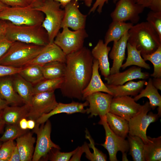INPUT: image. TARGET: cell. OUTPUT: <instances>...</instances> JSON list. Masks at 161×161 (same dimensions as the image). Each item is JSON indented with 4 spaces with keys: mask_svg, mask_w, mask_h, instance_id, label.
Here are the masks:
<instances>
[{
    "mask_svg": "<svg viewBox=\"0 0 161 161\" xmlns=\"http://www.w3.org/2000/svg\"><path fill=\"white\" fill-rule=\"evenodd\" d=\"M84 1L85 5L88 7L91 6L93 0H81ZM109 0H96L92 7L90 10L89 14L94 13L97 10L99 13H100L102 11L103 7L105 3H107Z\"/></svg>",
    "mask_w": 161,
    "mask_h": 161,
    "instance_id": "42",
    "label": "cell"
},
{
    "mask_svg": "<svg viewBox=\"0 0 161 161\" xmlns=\"http://www.w3.org/2000/svg\"><path fill=\"white\" fill-rule=\"evenodd\" d=\"M76 149L70 152H61L60 149L53 148L49 151L47 157L51 161H69Z\"/></svg>",
    "mask_w": 161,
    "mask_h": 161,
    "instance_id": "39",
    "label": "cell"
},
{
    "mask_svg": "<svg viewBox=\"0 0 161 161\" xmlns=\"http://www.w3.org/2000/svg\"><path fill=\"white\" fill-rule=\"evenodd\" d=\"M66 59V55L60 47L54 42L49 43L44 46L40 53L26 66L32 64L42 65L56 61L65 63Z\"/></svg>",
    "mask_w": 161,
    "mask_h": 161,
    "instance_id": "16",
    "label": "cell"
},
{
    "mask_svg": "<svg viewBox=\"0 0 161 161\" xmlns=\"http://www.w3.org/2000/svg\"><path fill=\"white\" fill-rule=\"evenodd\" d=\"M78 1L72 0L64 7L61 28H69L74 30L85 29L87 15L80 11Z\"/></svg>",
    "mask_w": 161,
    "mask_h": 161,
    "instance_id": "13",
    "label": "cell"
},
{
    "mask_svg": "<svg viewBox=\"0 0 161 161\" xmlns=\"http://www.w3.org/2000/svg\"><path fill=\"white\" fill-rule=\"evenodd\" d=\"M141 105L130 96L113 97L109 112L128 121L137 113Z\"/></svg>",
    "mask_w": 161,
    "mask_h": 161,
    "instance_id": "14",
    "label": "cell"
},
{
    "mask_svg": "<svg viewBox=\"0 0 161 161\" xmlns=\"http://www.w3.org/2000/svg\"><path fill=\"white\" fill-rule=\"evenodd\" d=\"M29 5L35 8L40 5L43 0H27Z\"/></svg>",
    "mask_w": 161,
    "mask_h": 161,
    "instance_id": "53",
    "label": "cell"
},
{
    "mask_svg": "<svg viewBox=\"0 0 161 161\" xmlns=\"http://www.w3.org/2000/svg\"><path fill=\"white\" fill-rule=\"evenodd\" d=\"M111 47L106 44L103 41L99 40L91 51L93 58L98 63L99 69L104 78L110 74L109 55Z\"/></svg>",
    "mask_w": 161,
    "mask_h": 161,
    "instance_id": "20",
    "label": "cell"
},
{
    "mask_svg": "<svg viewBox=\"0 0 161 161\" xmlns=\"http://www.w3.org/2000/svg\"><path fill=\"white\" fill-rule=\"evenodd\" d=\"M116 3L114 9L110 14L112 21H128L133 24L138 23L140 15L143 11L144 7L133 0H118Z\"/></svg>",
    "mask_w": 161,
    "mask_h": 161,
    "instance_id": "12",
    "label": "cell"
},
{
    "mask_svg": "<svg viewBox=\"0 0 161 161\" xmlns=\"http://www.w3.org/2000/svg\"><path fill=\"white\" fill-rule=\"evenodd\" d=\"M18 125L20 128L22 129L26 130L27 129V120L26 118L21 119L19 121Z\"/></svg>",
    "mask_w": 161,
    "mask_h": 161,
    "instance_id": "51",
    "label": "cell"
},
{
    "mask_svg": "<svg viewBox=\"0 0 161 161\" xmlns=\"http://www.w3.org/2000/svg\"><path fill=\"white\" fill-rule=\"evenodd\" d=\"M7 125L4 132L0 137V141L1 142L14 140L28 132L27 130L21 129L18 125Z\"/></svg>",
    "mask_w": 161,
    "mask_h": 161,
    "instance_id": "38",
    "label": "cell"
},
{
    "mask_svg": "<svg viewBox=\"0 0 161 161\" xmlns=\"http://www.w3.org/2000/svg\"><path fill=\"white\" fill-rule=\"evenodd\" d=\"M44 47L18 41L13 42L7 52L0 59V64L14 67H24L35 58Z\"/></svg>",
    "mask_w": 161,
    "mask_h": 161,
    "instance_id": "4",
    "label": "cell"
},
{
    "mask_svg": "<svg viewBox=\"0 0 161 161\" xmlns=\"http://www.w3.org/2000/svg\"><path fill=\"white\" fill-rule=\"evenodd\" d=\"M36 124L35 121L32 119L27 120V129H32L34 128Z\"/></svg>",
    "mask_w": 161,
    "mask_h": 161,
    "instance_id": "54",
    "label": "cell"
},
{
    "mask_svg": "<svg viewBox=\"0 0 161 161\" xmlns=\"http://www.w3.org/2000/svg\"><path fill=\"white\" fill-rule=\"evenodd\" d=\"M148 140L145 144L143 157L145 161L161 160V136L152 138L147 136Z\"/></svg>",
    "mask_w": 161,
    "mask_h": 161,
    "instance_id": "30",
    "label": "cell"
},
{
    "mask_svg": "<svg viewBox=\"0 0 161 161\" xmlns=\"http://www.w3.org/2000/svg\"><path fill=\"white\" fill-rule=\"evenodd\" d=\"M40 125L36 124L33 131L37 135L35 146L32 159V161H39L42 158H47L50 150L53 148L60 149L59 146L54 143L50 138L51 124L47 120Z\"/></svg>",
    "mask_w": 161,
    "mask_h": 161,
    "instance_id": "9",
    "label": "cell"
},
{
    "mask_svg": "<svg viewBox=\"0 0 161 161\" xmlns=\"http://www.w3.org/2000/svg\"><path fill=\"white\" fill-rule=\"evenodd\" d=\"M66 65L65 63L56 61L42 65L44 77L45 79H55L63 78Z\"/></svg>",
    "mask_w": 161,
    "mask_h": 161,
    "instance_id": "32",
    "label": "cell"
},
{
    "mask_svg": "<svg viewBox=\"0 0 161 161\" xmlns=\"http://www.w3.org/2000/svg\"><path fill=\"white\" fill-rule=\"evenodd\" d=\"M89 106L88 102L86 101L83 103L73 101L69 103H58L57 106L49 113L43 114L35 122L36 123L41 125L45 123L53 115L61 113L71 114L75 113H86L84 107Z\"/></svg>",
    "mask_w": 161,
    "mask_h": 161,
    "instance_id": "19",
    "label": "cell"
},
{
    "mask_svg": "<svg viewBox=\"0 0 161 161\" xmlns=\"http://www.w3.org/2000/svg\"><path fill=\"white\" fill-rule=\"evenodd\" d=\"M13 42L8 39L5 35L0 36V59L7 52Z\"/></svg>",
    "mask_w": 161,
    "mask_h": 161,
    "instance_id": "44",
    "label": "cell"
},
{
    "mask_svg": "<svg viewBox=\"0 0 161 161\" xmlns=\"http://www.w3.org/2000/svg\"><path fill=\"white\" fill-rule=\"evenodd\" d=\"M16 145L13 140L4 142L0 148V161H9Z\"/></svg>",
    "mask_w": 161,
    "mask_h": 161,
    "instance_id": "41",
    "label": "cell"
},
{
    "mask_svg": "<svg viewBox=\"0 0 161 161\" xmlns=\"http://www.w3.org/2000/svg\"><path fill=\"white\" fill-rule=\"evenodd\" d=\"M106 119L111 130L116 134L125 139L129 134L128 121L119 116L108 112Z\"/></svg>",
    "mask_w": 161,
    "mask_h": 161,
    "instance_id": "29",
    "label": "cell"
},
{
    "mask_svg": "<svg viewBox=\"0 0 161 161\" xmlns=\"http://www.w3.org/2000/svg\"><path fill=\"white\" fill-rule=\"evenodd\" d=\"M0 97L9 104L18 106L22 103L24 104L14 89L12 75L0 77Z\"/></svg>",
    "mask_w": 161,
    "mask_h": 161,
    "instance_id": "23",
    "label": "cell"
},
{
    "mask_svg": "<svg viewBox=\"0 0 161 161\" xmlns=\"http://www.w3.org/2000/svg\"><path fill=\"white\" fill-rule=\"evenodd\" d=\"M128 32L125 33L117 41L113 42L109 56L113 60V63L110 68V74L118 72L125 59V52L129 37Z\"/></svg>",
    "mask_w": 161,
    "mask_h": 161,
    "instance_id": "18",
    "label": "cell"
},
{
    "mask_svg": "<svg viewBox=\"0 0 161 161\" xmlns=\"http://www.w3.org/2000/svg\"><path fill=\"white\" fill-rule=\"evenodd\" d=\"M148 8L153 11L161 12V0H151Z\"/></svg>",
    "mask_w": 161,
    "mask_h": 161,
    "instance_id": "46",
    "label": "cell"
},
{
    "mask_svg": "<svg viewBox=\"0 0 161 161\" xmlns=\"http://www.w3.org/2000/svg\"><path fill=\"white\" fill-rule=\"evenodd\" d=\"M29 108L26 104L21 106L8 105L1 110L2 118L5 124L18 125L21 119L27 117Z\"/></svg>",
    "mask_w": 161,
    "mask_h": 161,
    "instance_id": "24",
    "label": "cell"
},
{
    "mask_svg": "<svg viewBox=\"0 0 161 161\" xmlns=\"http://www.w3.org/2000/svg\"><path fill=\"white\" fill-rule=\"evenodd\" d=\"M93 59L91 51L84 47L66 55V69L60 88L64 96L82 100L83 91L92 76Z\"/></svg>",
    "mask_w": 161,
    "mask_h": 161,
    "instance_id": "1",
    "label": "cell"
},
{
    "mask_svg": "<svg viewBox=\"0 0 161 161\" xmlns=\"http://www.w3.org/2000/svg\"><path fill=\"white\" fill-rule=\"evenodd\" d=\"M85 132V137L90 142L89 144H87L85 142L83 145L84 148V152L86 154V157L91 161H106L107 157L106 155L95 147L94 140L87 129H86Z\"/></svg>",
    "mask_w": 161,
    "mask_h": 161,
    "instance_id": "34",
    "label": "cell"
},
{
    "mask_svg": "<svg viewBox=\"0 0 161 161\" xmlns=\"http://www.w3.org/2000/svg\"><path fill=\"white\" fill-rule=\"evenodd\" d=\"M128 141L129 145V154L134 161H145L143 150L145 144L142 139L137 136L129 135Z\"/></svg>",
    "mask_w": 161,
    "mask_h": 161,
    "instance_id": "35",
    "label": "cell"
},
{
    "mask_svg": "<svg viewBox=\"0 0 161 161\" xmlns=\"http://www.w3.org/2000/svg\"><path fill=\"white\" fill-rule=\"evenodd\" d=\"M146 87L134 98L136 101L140 98L146 97L149 100V104L151 109L154 110L157 107L158 114L160 117L161 115V96L158 89L153 85L152 79L149 78L147 82Z\"/></svg>",
    "mask_w": 161,
    "mask_h": 161,
    "instance_id": "26",
    "label": "cell"
},
{
    "mask_svg": "<svg viewBox=\"0 0 161 161\" xmlns=\"http://www.w3.org/2000/svg\"><path fill=\"white\" fill-rule=\"evenodd\" d=\"M45 0H43V1ZM58 2L61 4V7H64L68 3L70 2L72 0H54Z\"/></svg>",
    "mask_w": 161,
    "mask_h": 161,
    "instance_id": "56",
    "label": "cell"
},
{
    "mask_svg": "<svg viewBox=\"0 0 161 161\" xmlns=\"http://www.w3.org/2000/svg\"><path fill=\"white\" fill-rule=\"evenodd\" d=\"M147 81L142 80L137 81H129L121 85H113L105 83L113 97L125 96H135L143 89Z\"/></svg>",
    "mask_w": 161,
    "mask_h": 161,
    "instance_id": "21",
    "label": "cell"
},
{
    "mask_svg": "<svg viewBox=\"0 0 161 161\" xmlns=\"http://www.w3.org/2000/svg\"><path fill=\"white\" fill-rule=\"evenodd\" d=\"M44 18L43 13L30 5L8 7L0 11V19L18 25L41 24Z\"/></svg>",
    "mask_w": 161,
    "mask_h": 161,
    "instance_id": "6",
    "label": "cell"
},
{
    "mask_svg": "<svg viewBox=\"0 0 161 161\" xmlns=\"http://www.w3.org/2000/svg\"><path fill=\"white\" fill-rule=\"evenodd\" d=\"M21 161L20 157L16 146L12 152L9 161Z\"/></svg>",
    "mask_w": 161,
    "mask_h": 161,
    "instance_id": "48",
    "label": "cell"
},
{
    "mask_svg": "<svg viewBox=\"0 0 161 161\" xmlns=\"http://www.w3.org/2000/svg\"><path fill=\"white\" fill-rule=\"evenodd\" d=\"M60 3L54 0H45L34 8L45 15L42 26L47 32L49 43L53 42L61 28L64 10Z\"/></svg>",
    "mask_w": 161,
    "mask_h": 161,
    "instance_id": "5",
    "label": "cell"
},
{
    "mask_svg": "<svg viewBox=\"0 0 161 161\" xmlns=\"http://www.w3.org/2000/svg\"><path fill=\"white\" fill-rule=\"evenodd\" d=\"M7 26V21L0 19V36L5 35Z\"/></svg>",
    "mask_w": 161,
    "mask_h": 161,
    "instance_id": "49",
    "label": "cell"
},
{
    "mask_svg": "<svg viewBox=\"0 0 161 161\" xmlns=\"http://www.w3.org/2000/svg\"><path fill=\"white\" fill-rule=\"evenodd\" d=\"M151 108L146 101L142 105L137 113L128 121L129 135L140 138L145 144L148 141L146 131L149 125L156 121L160 117L158 114L150 112Z\"/></svg>",
    "mask_w": 161,
    "mask_h": 161,
    "instance_id": "7",
    "label": "cell"
},
{
    "mask_svg": "<svg viewBox=\"0 0 161 161\" xmlns=\"http://www.w3.org/2000/svg\"><path fill=\"white\" fill-rule=\"evenodd\" d=\"M9 7L0 2V11Z\"/></svg>",
    "mask_w": 161,
    "mask_h": 161,
    "instance_id": "58",
    "label": "cell"
},
{
    "mask_svg": "<svg viewBox=\"0 0 161 161\" xmlns=\"http://www.w3.org/2000/svg\"><path fill=\"white\" fill-rule=\"evenodd\" d=\"M9 105L7 101L0 97V110H2Z\"/></svg>",
    "mask_w": 161,
    "mask_h": 161,
    "instance_id": "55",
    "label": "cell"
},
{
    "mask_svg": "<svg viewBox=\"0 0 161 161\" xmlns=\"http://www.w3.org/2000/svg\"><path fill=\"white\" fill-rule=\"evenodd\" d=\"M154 86L158 90H161V78H154L152 79Z\"/></svg>",
    "mask_w": 161,
    "mask_h": 161,
    "instance_id": "50",
    "label": "cell"
},
{
    "mask_svg": "<svg viewBox=\"0 0 161 161\" xmlns=\"http://www.w3.org/2000/svg\"><path fill=\"white\" fill-rule=\"evenodd\" d=\"M55 37L54 42L66 55L76 52L83 47L85 39L88 37L85 29L72 31L69 28H62Z\"/></svg>",
    "mask_w": 161,
    "mask_h": 161,
    "instance_id": "8",
    "label": "cell"
},
{
    "mask_svg": "<svg viewBox=\"0 0 161 161\" xmlns=\"http://www.w3.org/2000/svg\"><path fill=\"white\" fill-rule=\"evenodd\" d=\"M135 3L142 5L145 8L148 7L151 0H133Z\"/></svg>",
    "mask_w": 161,
    "mask_h": 161,
    "instance_id": "52",
    "label": "cell"
},
{
    "mask_svg": "<svg viewBox=\"0 0 161 161\" xmlns=\"http://www.w3.org/2000/svg\"><path fill=\"white\" fill-rule=\"evenodd\" d=\"M118 0H113L114 3H115Z\"/></svg>",
    "mask_w": 161,
    "mask_h": 161,
    "instance_id": "59",
    "label": "cell"
},
{
    "mask_svg": "<svg viewBox=\"0 0 161 161\" xmlns=\"http://www.w3.org/2000/svg\"><path fill=\"white\" fill-rule=\"evenodd\" d=\"M58 103L54 91L34 95L29 105L27 118L36 122L43 114H47L52 110Z\"/></svg>",
    "mask_w": 161,
    "mask_h": 161,
    "instance_id": "11",
    "label": "cell"
},
{
    "mask_svg": "<svg viewBox=\"0 0 161 161\" xmlns=\"http://www.w3.org/2000/svg\"><path fill=\"white\" fill-rule=\"evenodd\" d=\"M150 75L149 73L142 72L141 68L134 66L123 72L110 74L104 78V80L107 84L118 85L134 79L145 80L148 78Z\"/></svg>",
    "mask_w": 161,
    "mask_h": 161,
    "instance_id": "17",
    "label": "cell"
},
{
    "mask_svg": "<svg viewBox=\"0 0 161 161\" xmlns=\"http://www.w3.org/2000/svg\"><path fill=\"white\" fill-rule=\"evenodd\" d=\"M98 61L94 59L92 72L90 80L83 92L82 100L90 95L97 92H102L112 95L111 92L102 80L99 72Z\"/></svg>",
    "mask_w": 161,
    "mask_h": 161,
    "instance_id": "22",
    "label": "cell"
},
{
    "mask_svg": "<svg viewBox=\"0 0 161 161\" xmlns=\"http://www.w3.org/2000/svg\"><path fill=\"white\" fill-rule=\"evenodd\" d=\"M76 150L70 158L69 161H80L81 156L84 152L83 146H78L76 148Z\"/></svg>",
    "mask_w": 161,
    "mask_h": 161,
    "instance_id": "47",
    "label": "cell"
},
{
    "mask_svg": "<svg viewBox=\"0 0 161 161\" xmlns=\"http://www.w3.org/2000/svg\"><path fill=\"white\" fill-rule=\"evenodd\" d=\"M5 36L13 42L18 41L44 46L49 43L47 33L41 24L18 25L7 21Z\"/></svg>",
    "mask_w": 161,
    "mask_h": 161,
    "instance_id": "3",
    "label": "cell"
},
{
    "mask_svg": "<svg viewBox=\"0 0 161 161\" xmlns=\"http://www.w3.org/2000/svg\"><path fill=\"white\" fill-rule=\"evenodd\" d=\"M126 49L127 56L126 61L121 66L122 69L132 65L146 69H150V65L146 62L142 57L140 51L137 50L135 47L127 43Z\"/></svg>",
    "mask_w": 161,
    "mask_h": 161,
    "instance_id": "31",
    "label": "cell"
},
{
    "mask_svg": "<svg viewBox=\"0 0 161 161\" xmlns=\"http://www.w3.org/2000/svg\"><path fill=\"white\" fill-rule=\"evenodd\" d=\"M1 110H0V134L3 131L4 126L5 124L1 117Z\"/></svg>",
    "mask_w": 161,
    "mask_h": 161,
    "instance_id": "57",
    "label": "cell"
},
{
    "mask_svg": "<svg viewBox=\"0 0 161 161\" xmlns=\"http://www.w3.org/2000/svg\"><path fill=\"white\" fill-rule=\"evenodd\" d=\"M146 20L161 38V12L151 10L147 14Z\"/></svg>",
    "mask_w": 161,
    "mask_h": 161,
    "instance_id": "40",
    "label": "cell"
},
{
    "mask_svg": "<svg viewBox=\"0 0 161 161\" xmlns=\"http://www.w3.org/2000/svg\"><path fill=\"white\" fill-rule=\"evenodd\" d=\"M128 32V43L140 51L141 55L150 54L161 46V38L147 21L133 25Z\"/></svg>",
    "mask_w": 161,
    "mask_h": 161,
    "instance_id": "2",
    "label": "cell"
},
{
    "mask_svg": "<svg viewBox=\"0 0 161 161\" xmlns=\"http://www.w3.org/2000/svg\"><path fill=\"white\" fill-rule=\"evenodd\" d=\"M98 124L103 126L105 132V141L101 145L108 151L110 161H118L117 154L121 151L122 156L126 155L129 150L128 140L114 134L109 126L106 119V116L100 117Z\"/></svg>",
    "mask_w": 161,
    "mask_h": 161,
    "instance_id": "10",
    "label": "cell"
},
{
    "mask_svg": "<svg viewBox=\"0 0 161 161\" xmlns=\"http://www.w3.org/2000/svg\"><path fill=\"white\" fill-rule=\"evenodd\" d=\"M18 74L33 85L45 79L42 65L38 64L30 65L23 67Z\"/></svg>",
    "mask_w": 161,
    "mask_h": 161,
    "instance_id": "33",
    "label": "cell"
},
{
    "mask_svg": "<svg viewBox=\"0 0 161 161\" xmlns=\"http://www.w3.org/2000/svg\"><path fill=\"white\" fill-rule=\"evenodd\" d=\"M14 89L24 104L30 105L33 95V85L18 73L12 75Z\"/></svg>",
    "mask_w": 161,
    "mask_h": 161,
    "instance_id": "27",
    "label": "cell"
},
{
    "mask_svg": "<svg viewBox=\"0 0 161 161\" xmlns=\"http://www.w3.org/2000/svg\"><path fill=\"white\" fill-rule=\"evenodd\" d=\"M0 2L10 7H25L29 5L27 0H0Z\"/></svg>",
    "mask_w": 161,
    "mask_h": 161,
    "instance_id": "45",
    "label": "cell"
},
{
    "mask_svg": "<svg viewBox=\"0 0 161 161\" xmlns=\"http://www.w3.org/2000/svg\"><path fill=\"white\" fill-rule=\"evenodd\" d=\"M145 61H149L154 66V71L151 76L154 78H161V46L153 53L141 55Z\"/></svg>",
    "mask_w": 161,
    "mask_h": 161,
    "instance_id": "37",
    "label": "cell"
},
{
    "mask_svg": "<svg viewBox=\"0 0 161 161\" xmlns=\"http://www.w3.org/2000/svg\"><path fill=\"white\" fill-rule=\"evenodd\" d=\"M22 67H16L0 64V77L12 76L18 74Z\"/></svg>",
    "mask_w": 161,
    "mask_h": 161,
    "instance_id": "43",
    "label": "cell"
},
{
    "mask_svg": "<svg viewBox=\"0 0 161 161\" xmlns=\"http://www.w3.org/2000/svg\"><path fill=\"white\" fill-rule=\"evenodd\" d=\"M16 145L19 153L21 161H30L34 151L35 138L32 134L27 132L16 139Z\"/></svg>",
    "mask_w": 161,
    "mask_h": 161,
    "instance_id": "25",
    "label": "cell"
},
{
    "mask_svg": "<svg viewBox=\"0 0 161 161\" xmlns=\"http://www.w3.org/2000/svg\"><path fill=\"white\" fill-rule=\"evenodd\" d=\"M113 96L109 94L102 92L94 93L85 99L89 103V107L86 109L89 117L106 116L109 112L110 105Z\"/></svg>",
    "mask_w": 161,
    "mask_h": 161,
    "instance_id": "15",
    "label": "cell"
},
{
    "mask_svg": "<svg viewBox=\"0 0 161 161\" xmlns=\"http://www.w3.org/2000/svg\"><path fill=\"white\" fill-rule=\"evenodd\" d=\"M133 24L116 21H112L104 37V43L108 45L110 42L118 41L133 25Z\"/></svg>",
    "mask_w": 161,
    "mask_h": 161,
    "instance_id": "28",
    "label": "cell"
},
{
    "mask_svg": "<svg viewBox=\"0 0 161 161\" xmlns=\"http://www.w3.org/2000/svg\"><path fill=\"white\" fill-rule=\"evenodd\" d=\"M2 144V143H1V142L0 141V148L1 147Z\"/></svg>",
    "mask_w": 161,
    "mask_h": 161,
    "instance_id": "60",
    "label": "cell"
},
{
    "mask_svg": "<svg viewBox=\"0 0 161 161\" xmlns=\"http://www.w3.org/2000/svg\"><path fill=\"white\" fill-rule=\"evenodd\" d=\"M63 78L55 79H44L33 85V95L42 92L55 91L60 89Z\"/></svg>",
    "mask_w": 161,
    "mask_h": 161,
    "instance_id": "36",
    "label": "cell"
}]
</instances>
